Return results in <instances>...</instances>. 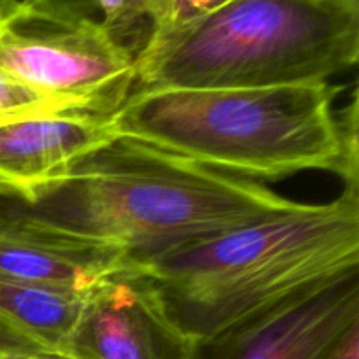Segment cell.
Here are the masks:
<instances>
[{"mask_svg": "<svg viewBox=\"0 0 359 359\" xmlns=\"http://www.w3.org/2000/svg\"><path fill=\"white\" fill-rule=\"evenodd\" d=\"M266 184L116 137L34 202L0 210L37 226L118 245L133 266L189 242L290 210Z\"/></svg>", "mask_w": 359, "mask_h": 359, "instance_id": "6da1fadb", "label": "cell"}, {"mask_svg": "<svg viewBox=\"0 0 359 359\" xmlns=\"http://www.w3.org/2000/svg\"><path fill=\"white\" fill-rule=\"evenodd\" d=\"M339 91L330 83L133 91L109 116V128L252 181L319 170L356 186L358 98L337 114Z\"/></svg>", "mask_w": 359, "mask_h": 359, "instance_id": "7a4b0ae2", "label": "cell"}, {"mask_svg": "<svg viewBox=\"0 0 359 359\" xmlns=\"http://www.w3.org/2000/svg\"><path fill=\"white\" fill-rule=\"evenodd\" d=\"M189 340L212 337L298 293L359 270V184L135 266Z\"/></svg>", "mask_w": 359, "mask_h": 359, "instance_id": "3957f363", "label": "cell"}, {"mask_svg": "<svg viewBox=\"0 0 359 359\" xmlns=\"http://www.w3.org/2000/svg\"><path fill=\"white\" fill-rule=\"evenodd\" d=\"M358 58V0H228L153 32L133 91L328 83Z\"/></svg>", "mask_w": 359, "mask_h": 359, "instance_id": "277c9868", "label": "cell"}, {"mask_svg": "<svg viewBox=\"0 0 359 359\" xmlns=\"http://www.w3.org/2000/svg\"><path fill=\"white\" fill-rule=\"evenodd\" d=\"M135 58L98 20L18 4L0 21V70L70 111H118L135 86Z\"/></svg>", "mask_w": 359, "mask_h": 359, "instance_id": "5b68a950", "label": "cell"}, {"mask_svg": "<svg viewBox=\"0 0 359 359\" xmlns=\"http://www.w3.org/2000/svg\"><path fill=\"white\" fill-rule=\"evenodd\" d=\"M359 321V270L189 344L188 359H323Z\"/></svg>", "mask_w": 359, "mask_h": 359, "instance_id": "8992f818", "label": "cell"}, {"mask_svg": "<svg viewBox=\"0 0 359 359\" xmlns=\"http://www.w3.org/2000/svg\"><path fill=\"white\" fill-rule=\"evenodd\" d=\"M189 344L146 273L132 266L84 294L62 351L72 359H188Z\"/></svg>", "mask_w": 359, "mask_h": 359, "instance_id": "52a82bcc", "label": "cell"}, {"mask_svg": "<svg viewBox=\"0 0 359 359\" xmlns=\"http://www.w3.org/2000/svg\"><path fill=\"white\" fill-rule=\"evenodd\" d=\"M107 116L49 111L0 125V198L30 203L70 167L114 140Z\"/></svg>", "mask_w": 359, "mask_h": 359, "instance_id": "ba28073f", "label": "cell"}, {"mask_svg": "<svg viewBox=\"0 0 359 359\" xmlns=\"http://www.w3.org/2000/svg\"><path fill=\"white\" fill-rule=\"evenodd\" d=\"M118 245L37 226L0 210V277L65 293L86 294L132 269Z\"/></svg>", "mask_w": 359, "mask_h": 359, "instance_id": "9c48e42d", "label": "cell"}, {"mask_svg": "<svg viewBox=\"0 0 359 359\" xmlns=\"http://www.w3.org/2000/svg\"><path fill=\"white\" fill-rule=\"evenodd\" d=\"M83 298L0 277V353L62 351Z\"/></svg>", "mask_w": 359, "mask_h": 359, "instance_id": "30bf717a", "label": "cell"}, {"mask_svg": "<svg viewBox=\"0 0 359 359\" xmlns=\"http://www.w3.org/2000/svg\"><path fill=\"white\" fill-rule=\"evenodd\" d=\"M105 30L133 55H139L153 34L144 0H95Z\"/></svg>", "mask_w": 359, "mask_h": 359, "instance_id": "8fae6325", "label": "cell"}, {"mask_svg": "<svg viewBox=\"0 0 359 359\" xmlns=\"http://www.w3.org/2000/svg\"><path fill=\"white\" fill-rule=\"evenodd\" d=\"M49 111H70L58 102L21 86L0 70V125L21 116Z\"/></svg>", "mask_w": 359, "mask_h": 359, "instance_id": "7c38bea8", "label": "cell"}, {"mask_svg": "<svg viewBox=\"0 0 359 359\" xmlns=\"http://www.w3.org/2000/svg\"><path fill=\"white\" fill-rule=\"evenodd\" d=\"M228 0H158V14L153 32L186 23L217 9Z\"/></svg>", "mask_w": 359, "mask_h": 359, "instance_id": "4fadbf2b", "label": "cell"}, {"mask_svg": "<svg viewBox=\"0 0 359 359\" xmlns=\"http://www.w3.org/2000/svg\"><path fill=\"white\" fill-rule=\"evenodd\" d=\"M20 4L32 9L60 14V16L88 18V20L100 21V13L95 0H20Z\"/></svg>", "mask_w": 359, "mask_h": 359, "instance_id": "5bb4252c", "label": "cell"}, {"mask_svg": "<svg viewBox=\"0 0 359 359\" xmlns=\"http://www.w3.org/2000/svg\"><path fill=\"white\" fill-rule=\"evenodd\" d=\"M323 359H359V321L337 340Z\"/></svg>", "mask_w": 359, "mask_h": 359, "instance_id": "9a60e30c", "label": "cell"}, {"mask_svg": "<svg viewBox=\"0 0 359 359\" xmlns=\"http://www.w3.org/2000/svg\"><path fill=\"white\" fill-rule=\"evenodd\" d=\"M0 359H72L63 351H14L0 353Z\"/></svg>", "mask_w": 359, "mask_h": 359, "instance_id": "2e32d148", "label": "cell"}, {"mask_svg": "<svg viewBox=\"0 0 359 359\" xmlns=\"http://www.w3.org/2000/svg\"><path fill=\"white\" fill-rule=\"evenodd\" d=\"M18 4H20V0H0V21L9 18L16 11Z\"/></svg>", "mask_w": 359, "mask_h": 359, "instance_id": "e0dca14e", "label": "cell"}]
</instances>
